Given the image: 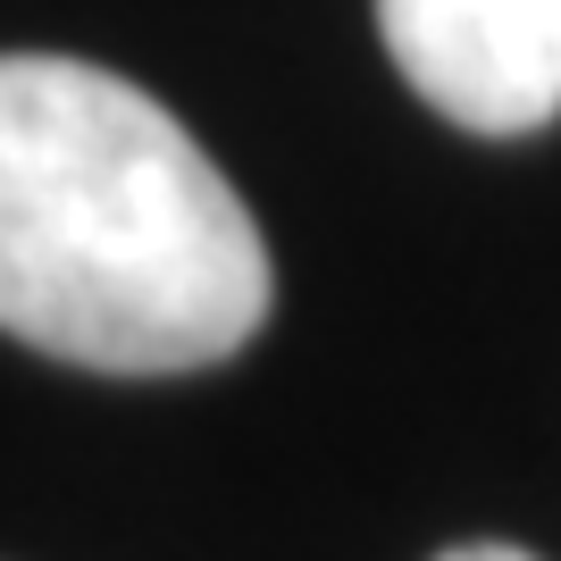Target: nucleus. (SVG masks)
Instances as JSON below:
<instances>
[{
	"instance_id": "f257e3e1",
	"label": "nucleus",
	"mask_w": 561,
	"mask_h": 561,
	"mask_svg": "<svg viewBox=\"0 0 561 561\" xmlns=\"http://www.w3.org/2000/svg\"><path fill=\"white\" fill-rule=\"evenodd\" d=\"M268 243L160 101L59 50H0V335L101 377L243 352Z\"/></svg>"
},
{
	"instance_id": "f03ea898",
	"label": "nucleus",
	"mask_w": 561,
	"mask_h": 561,
	"mask_svg": "<svg viewBox=\"0 0 561 561\" xmlns=\"http://www.w3.org/2000/svg\"><path fill=\"white\" fill-rule=\"evenodd\" d=\"M402 84L469 135L561 117V0H377Z\"/></svg>"
},
{
	"instance_id": "7ed1b4c3",
	"label": "nucleus",
	"mask_w": 561,
	"mask_h": 561,
	"mask_svg": "<svg viewBox=\"0 0 561 561\" xmlns=\"http://www.w3.org/2000/svg\"><path fill=\"white\" fill-rule=\"evenodd\" d=\"M436 561H537V553H519V545H453Z\"/></svg>"
}]
</instances>
